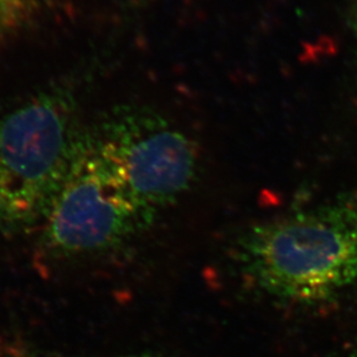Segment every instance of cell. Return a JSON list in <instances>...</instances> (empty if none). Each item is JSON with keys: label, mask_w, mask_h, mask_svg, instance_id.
Listing matches in <instances>:
<instances>
[{"label": "cell", "mask_w": 357, "mask_h": 357, "mask_svg": "<svg viewBox=\"0 0 357 357\" xmlns=\"http://www.w3.org/2000/svg\"><path fill=\"white\" fill-rule=\"evenodd\" d=\"M238 258L246 275L280 300H332L357 280V199L257 225L239 239Z\"/></svg>", "instance_id": "1"}, {"label": "cell", "mask_w": 357, "mask_h": 357, "mask_svg": "<svg viewBox=\"0 0 357 357\" xmlns=\"http://www.w3.org/2000/svg\"><path fill=\"white\" fill-rule=\"evenodd\" d=\"M126 357H156V356H153V355L142 354V355H131V356H126Z\"/></svg>", "instance_id": "8"}, {"label": "cell", "mask_w": 357, "mask_h": 357, "mask_svg": "<svg viewBox=\"0 0 357 357\" xmlns=\"http://www.w3.org/2000/svg\"><path fill=\"white\" fill-rule=\"evenodd\" d=\"M344 357H357V348L353 349L351 353H348L347 355H344Z\"/></svg>", "instance_id": "6"}, {"label": "cell", "mask_w": 357, "mask_h": 357, "mask_svg": "<svg viewBox=\"0 0 357 357\" xmlns=\"http://www.w3.org/2000/svg\"><path fill=\"white\" fill-rule=\"evenodd\" d=\"M354 28H355V31H356V33H357V8H356V10H355V14H354Z\"/></svg>", "instance_id": "7"}, {"label": "cell", "mask_w": 357, "mask_h": 357, "mask_svg": "<svg viewBox=\"0 0 357 357\" xmlns=\"http://www.w3.org/2000/svg\"><path fill=\"white\" fill-rule=\"evenodd\" d=\"M84 128L73 98L47 91L0 116V230L43 223L61 192Z\"/></svg>", "instance_id": "2"}, {"label": "cell", "mask_w": 357, "mask_h": 357, "mask_svg": "<svg viewBox=\"0 0 357 357\" xmlns=\"http://www.w3.org/2000/svg\"><path fill=\"white\" fill-rule=\"evenodd\" d=\"M86 131L153 222L192 185L198 169L196 145L159 114L116 110Z\"/></svg>", "instance_id": "4"}, {"label": "cell", "mask_w": 357, "mask_h": 357, "mask_svg": "<svg viewBox=\"0 0 357 357\" xmlns=\"http://www.w3.org/2000/svg\"><path fill=\"white\" fill-rule=\"evenodd\" d=\"M38 0H0V31L24 24L34 13Z\"/></svg>", "instance_id": "5"}, {"label": "cell", "mask_w": 357, "mask_h": 357, "mask_svg": "<svg viewBox=\"0 0 357 357\" xmlns=\"http://www.w3.org/2000/svg\"><path fill=\"white\" fill-rule=\"evenodd\" d=\"M152 223L84 128L61 192L42 223L44 249L57 258L102 252Z\"/></svg>", "instance_id": "3"}]
</instances>
